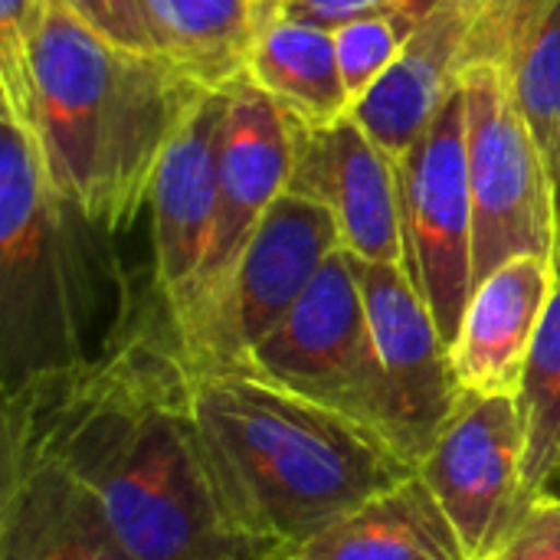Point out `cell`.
<instances>
[{"label":"cell","mask_w":560,"mask_h":560,"mask_svg":"<svg viewBox=\"0 0 560 560\" xmlns=\"http://www.w3.org/2000/svg\"><path fill=\"white\" fill-rule=\"evenodd\" d=\"M3 430L85 486L138 560H285L233 492L167 315H141L92 364L7 390Z\"/></svg>","instance_id":"1"},{"label":"cell","mask_w":560,"mask_h":560,"mask_svg":"<svg viewBox=\"0 0 560 560\" xmlns=\"http://www.w3.org/2000/svg\"><path fill=\"white\" fill-rule=\"evenodd\" d=\"M207 92L171 59L115 46L52 0L20 121L56 194L118 236L144 210L171 138Z\"/></svg>","instance_id":"2"},{"label":"cell","mask_w":560,"mask_h":560,"mask_svg":"<svg viewBox=\"0 0 560 560\" xmlns=\"http://www.w3.org/2000/svg\"><path fill=\"white\" fill-rule=\"evenodd\" d=\"M108 233L56 194L33 131L0 112V381L92 364L141 322Z\"/></svg>","instance_id":"3"},{"label":"cell","mask_w":560,"mask_h":560,"mask_svg":"<svg viewBox=\"0 0 560 560\" xmlns=\"http://www.w3.org/2000/svg\"><path fill=\"white\" fill-rule=\"evenodd\" d=\"M190 384L249 525L282 558L417 476L377 433L249 371H190Z\"/></svg>","instance_id":"4"},{"label":"cell","mask_w":560,"mask_h":560,"mask_svg":"<svg viewBox=\"0 0 560 560\" xmlns=\"http://www.w3.org/2000/svg\"><path fill=\"white\" fill-rule=\"evenodd\" d=\"M335 249H341V236L331 213L318 200L285 190L217 289L171 325L184 364L194 374L243 368Z\"/></svg>","instance_id":"5"},{"label":"cell","mask_w":560,"mask_h":560,"mask_svg":"<svg viewBox=\"0 0 560 560\" xmlns=\"http://www.w3.org/2000/svg\"><path fill=\"white\" fill-rule=\"evenodd\" d=\"M236 371H249L276 387L322 404L390 443L384 371L345 246L325 259L292 312L249 351Z\"/></svg>","instance_id":"6"},{"label":"cell","mask_w":560,"mask_h":560,"mask_svg":"<svg viewBox=\"0 0 560 560\" xmlns=\"http://www.w3.org/2000/svg\"><path fill=\"white\" fill-rule=\"evenodd\" d=\"M466 158L476 285L515 256H555L558 197L545 151L499 66H469Z\"/></svg>","instance_id":"7"},{"label":"cell","mask_w":560,"mask_h":560,"mask_svg":"<svg viewBox=\"0 0 560 560\" xmlns=\"http://www.w3.org/2000/svg\"><path fill=\"white\" fill-rule=\"evenodd\" d=\"M404 269L430 305L446 348L456 341L472 279V190L466 158V92L446 98L397 161Z\"/></svg>","instance_id":"8"},{"label":"cell","mask_w":560,"mask_h":560,"mask_svg":"<svg viewBox=\"0 0 560 560\" xmlns=\"http://www.w3.org/2000/svg\"><path fill=\"white\" fill-rule=\"evenodd\" d=\"M417 476L456 528L466 558H492L532 502L515 397L466 394L417 463Z\"/></svg>","instance_id":"9"},{"label":"cell","mask_w":560,"mask_h":560,"mask_svg":"<svg viewBox=\"0 0 560 560\" xmlns=\"http://www.w3.org/2000/svg\"><path fill=\"white\" fill-rule=\"evenodd\" d=\"M351 266L384 371L390 443L417 466L463 404L466 390L456 381L436 318L404 262H368L351 256Z\"/></svg>","instance_id":"10"},{"label":"cell","mask_w":560,"mask_h":560,"mask_svg":"<svg viewBox=\"0 0 560 560\" xmlns=\"http://www.w3.org/2000/svg\"><path fill=\"white\" fill-rule=\"evenodd\" d=\"M226 128L220 151V203L203 269L167 322H180L230 272L269 207L289 190L295 164V121L246 75L226 85Z\"/></svg>","instance_id":"11"},{"label":"cell","mask_w":560,"mask_h":560,"mask_svg":"<svg viewBox=\"0 0 560 560\" xmlns=\"http://www.w3.org/2000/svg\"><path fill=\"white\" fill-rule=\"evenodd\" d=\"M289 190L331 213L351 256L404 262L400 167L351 115L322 128L295 125Z\"/></svg>","instance_id":"12"},{"label":"cell","mask_w":560,"mask_h":560,"mask_svg":"<svg viewBox=\"0 0 560 560\" xmlns=\"http://www.w3.org/2000/svg\"><path fill=\"white\" fill-rule=\"evenodd\" d=\"M226 105V89H213L197 102L171 138L151 184L154 289L164 315L177 312L194 289L213 240Z\"/></svg>","instance_id":"13"},{"label":"cell","mask_w":560,"mask_h":560,"mask_svg":"<svg viewBox=\"0 0 560 560\" xmlns=\"http://www.w3.org/2000/svg\"><path fill=\"white\" fill-rule=\"evenodd\" d=\"M0 560H138L98 502L46 453L3 430Z\"/></svg>","instance_id":"14"},{"label":"cell","mask_w":560,"mask_h":560,"mask_svg":"<svg viewBox=\"0 0 560 560\" xmlns=\"http://www.w3.org/2000/svg\"><path fill=\"white\" fill-rule=\"evenodd\" d=\"M482 0H436L394 66L351 105V118L400 161L459 89Z\"/></svg>","instance_id":"15"},{"label":"cell","mask_w":560,"mask_h":560,"mask_svg":"<svg viewBox=\"0 0 560 560\" xmlns=\"http://www.w3.org/2000/svg\"><path fill=\"white\" fill-rule=\"evenodd\" d=\"M555 289V256H515L486 276L466 305L450 361L476 397H515Z\"/></svg>","instance_id":"16"},{"label":"cell","mask_w":560,"mask_h":560,"mask_svg":"<svg viewBox=\"0 0 560 560\" xmlns=\"http://www.w3.org/2000/svg\"><path fill=\"white\" fill-rule=\"evenodd\" d=\"M285 560H469L420 476L341 515Z\"/></svg>","instance_id":"17"},{"label":"cell","mask_w":560,"mask_h":560,"mask_svg":"<svg viewBox=\"0 0 560 560\" xmlns=\"http://www.w3.org/2000/svg\"><path fill=\"white\" fill-rule=\"evenodd\" d=\"M243 75L302 128H322L351 115L335 30L279 16L259 20Z\"/></svg>","instance_id":"18"},{"label":"cell","mask_w":560,"mask_h":560,"mask_svg":"<svg viewBox=\"0 0 560 560\" xmlns=\"http://www.w3.org/2000/svg\"><path fill=\"white\" fill-rule=\"evenodd\" d=\"M158 56L207 89L233 85L256 39L259 0H144Z\"/></svg>","instance_id":"19"},{"label":"cell","mask_w":560,"mask_h":560,"mask_svg":"<svg viewBox=\"0 0 560 560\" xmlns=\"http://www.w3.org/2000/svg\"><path fill=\"white\" fill-rule=\"evenodd\" d=\"M515 404L525 436V489L532 499L560 495V243L555 249V289Z\"/></svg>","instance_id":"20"},{"label":"cell","mask_w":560,"mask_h":560,"mask_svg":"<svg viewBox=\"0 0 560 560\" xmlns=\"http://www.w3.org/2000/svg\"><path fill=\"white\" fill-rule=\"evenodd\" d=\"M433 3H413V7H400L387 13H374V16H364L335 30V49H338L341 79L348 85L351 105L394 66V59L413 36L420 16Z\"/></svg>","instance_id":"21"},{"label":"cell","mask_w":560,"mask_h":560,"mask_svg":"<svg viewBox=\"0 0 560 560\" xmlns=\"http://www.w3.org/2000/svg\"><path fill=\"white\" fill-rule=\"evenodd\" d=\"M52 10V0H0V112L26 115L33 43Z\"/></svg>","instance_id":"22"},{"label":"cell","mask_w":560,"mask_h":560,"mask_svg":"<svg viewBox=\"0 0 560 560\" xmlns=\"http://www.w3.org/2000/svg\"><path fill=\"white\" fill-rule=\"evenodd\" d=\"M59 3L72 10L82 23H89L95 33L112 39L115 46L158 56L144 0H59Z\"/></svg>","instance_id":"23"},{"label":"cell","mask_w":560,"mask_h":560,"mask_svg":"<svg viewBox=\"0 0 560 560\" xmlns=\"http://www.w3.org/2000/svg\"><path fill=\"white\" fill-rule=\"evenodd\" d=\"M489 560H560V495L532 499L515 532Z\"/></svg>","instance_id":"24"},{"label":"cell","mask_w":560,"mask_h":560,"mask_svg":"<svg viewBox=\"0 0 560 560\" xmlns=\"http://www.w3.org/2000/svg\"><path fill=\"white\" fill-rule=\"evenodd\" d=\"M413 3H433V0H262V20H302V23H315L325 30H338L345 23L374 16V13H387V10H400V7H413Z\"/></svg>","instance_id":"25"},{"label":"cell","mask_w":560,"mask_h":560,"mask_svg":"<svg viewBox=\"0 0 560 560\" xmlns=\"http://www.w3.org/2000/svg\"><path fill=\"white\" fill-rule=\"evenodd\" d=\"M555 197H558V243H560V161H558V174H555Z\"/></svg>","instance_id":"26"},{"label":"cell","mask_w":560,"mask_h":560,"mask_svg":"<svg viewBox=\"0 0 560 560\" xmlns=\"http://www.w3.org/2000/svg\"><path fill=\"white\" fill-rule=\"evenodd\" d=\"M259 3H262V0H259Z\"/></svg>","instance_id":"27"}]
</instances>
